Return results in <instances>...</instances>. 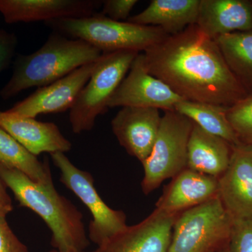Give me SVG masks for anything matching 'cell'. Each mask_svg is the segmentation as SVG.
I'll list each match as a JSON object with an SVG mask.
<instances>
[{"instance_id": "obj_22", "label": "cell", "mask_w": 252, "mask_h": 252, "mask_svg": "<svg viewBox=\"0 0 252 252\" xmlns=\"http://www.w3.org/2000/svg\"><path fill=\"white\" fill-rule=\"evenodd\" d=\"M175 110L189 118L203 130L223 139L233 147L241 144L227 119V108L183 99L176 104Z\"/></svg>"}, {"instance_id": "obj_29", "label": "cell", "mask_w": 252, "mask_h": 252, "mask_svg": "<svg viewBox=\"0 0 252 252\" xmlns=\"http://www.w3.org/2000/svg\"><path fill=\"white\" fill-rule=\"evenodd\" d=\"M12 210V205H6L0 203V220L6 219L8 214H9Z\"/></svg>"}, {"instance_id": "obj_24", "label": "cell", "mask_w": 252, "mask_h": 252, "mask_svg": "<svg viewBox=\"0 0 252 252\" xmlns=\"http://www.w3.org/2000/svg\"><path fill=\"white\" fill-rule=\"evenodd\" d=\"M229 250L230 252H252V220L233 221Z\"/></svg>"}, {"instance_id": "obj_31", "label": "cell", "mask_w": 252, "mask_h": 252, "mask_svg": "<svg viewBox=\"0 0 252 252\" xmlns=\"http://www.w3.org/2000/svg\"><path fill=\"white\" fill-rule=\"evenodd\" d=\"M67 252H79V251H76V250H70V251H68Z\"/></svg>"}, {"instance_id": "obj_3", "label": "cell", "mask_w": 252, "mask_h": 252, "mask_svg": "<svg viewBox=\"0 0 252 252\" xmlns=\"http://www.w3.org/2000/svg\"><path fill=\"white\" fill-rule=\"evenodd\" d=\"M102 54L85 41L54 32L40 49L18 56L12 77L0 96L8 99L26 89L49 85L81 66L97 62Z\"/></svg>"}, {"instance_id": "obj_4", "label": "cell", "mask_w": 252, "mask_h": 252, "mask_svg": "<svg viewBox=\"0 0 252 252\" xmlns=\"http://www.w3.org/2000/svg\"><path fill=\"white\" fill-rule=\"evenodd\" d=\"M45 25L63 35L85 41L102 53L144 52L168 36L159 27L114 21L97 12L90 17L62 18Z\"/></svg>"}, {"instance_id": "obj_19", "label": "cell", "mask_w": 252, "mask_h": 252, "mask_svg": "<svg viewBox=\"0 0 252 252\" xmlns=\"http://www.w3.org/2000/svg\"><path fill=\"white\" fill-rule=\"evenodd\" d=\"M200 0H153L143 11L127 22L163 30L168 35L196 24Z\"/></svg>"}, {"instance_id": "obj_10", "label": "cell", "mask_w": 252, "mask_h": 252, "mask_svg": "<svg viewBox=\"0 0 252 252\" xmlns=\"http://www.w3.org/2000/svg\"><path fill=\"white\" fill-rule=\"evenodd\" d=\"M95 64L96 62L81 66L52 84L39 88L6 112L19 117L35 119L41 114L70 110L90 79Z\"/></svg>"}, {"instance_id": "obj_11", "label": "cell", "mask_w": 252, "mask_h": 252, "mask_svg": "<svg viewBox=\"0 0 252 252\" xmlns=\"http://www.w3.org/2000/svg\"><path fill=\"white\" fill-rule=\"evenodd\" d=\"M218 184L219 198L233 221L252 220V145L233 147L229 165Z\"/></svg>"}, {"instance_id": "obj_18", "label": "cell", "mask_w": 252, "mask_h": 252, "mask_svg": "<svg viewBox=\"0 0 252 252\" xmlns=\"http://www.w3.org/2000/svg\"><path fill=\"white\" fill-rule=\"evenodd\" d=\"M233 146L194 124L188 143L187 167L220 178L231 158Z\"/></svg>"}, {"instance_id": "obj_16", "label": "cell", "mask_w": 252, "mask_h": 252, "mask_svg": "<svg viewBox=\"0 0 252 252\" xmlns=\"http://www.w3.org/2000/svg\"><path fill=\"white\" fill-rule=\"evenodd\" d=\"M0 127L37 157L42 153H66L72 144L54 123L41 122L0 111Z\"/></svg>"}, {"instance_id": "obj_7", "label": "cell", "mask_w": 252, "mask_h": 252, "mask_svg": "<svg viewBox=\"0 0 252 252\" xmlns=\"http://www.w3.org/2000/svg\"><path fill=\"white\" fill-rule=\"evenodd\" d=\"M193 122L177 111H165L149 157L142 162L145 195L158 188L187 167V153Z\"/></svg>"}, {"instance_id": "obj_33", "label": "cell", "mask_w": 252, "mask_h": 252, "mask_svg": "<svg viewBox=\"0 0 252 252\" xmlns=\"http://www.w3.org/2000/svg\"><path fill=\"white\" fill-rule=\"evenodd\" d=\"M250 4H251V5L252 6V0H251V1H250Z\"/></svg>"}, {"instance_id": "obj_32", "label": "cell", "mask_w": 252, "mask_h": 252, "mask_svg": "<svg viewBox=\"0 0 252 252\" xmlns=\"http://www.w3.org/2000/svg\"><path fill=\"white\" fill-rule=\"evenodd\" d=\"M49 252H59L57 250H53V251Z\"/></svg>"}, {"instance_id": "obj_23", "label": "cell", "mask_w": 252, "mask_h": 252, "mask_svg": "<svg viewBox=\"0 0 252 252\" xmlns=\"http://www.w3.org/2000/svg\"><path fill=\"white\" fill-rule=\"evenodd\" d=\"M226 117L240 143L252 145V94L227 109Z\"/></svg>"}, {"instance_id": "obj_9", "label": "cell", "mask_w": 252, "mask_h": 252, "mask_svg": "<svg viewBox=\"0 0 252 252\" xmlns=\"http://www.w3.org/2000/svg\"><path fill=\"white\" fill-rule=\"evenodd\" d=\"M183 99L166 84L149 74L139 54L126 76L109 99L108 108L117 107H152L174 111Z\"/></svg>"}, {"instance_id": "obj_30", "label": "cell", "mask_w": 252, "mask_h": 252, "mask_svg": "<svg viewBox=\"0 0 252 252\" xmlns=\"http://www.w3.org/2000/svg\"><path fill=\"white\" fill-rule=\"evenodd\" d=\"M220 252H230L229 250V246L228 248H225L224 250H222Z\"/></svg>"}, {"instance_id": "obj_1", "label": "cell", "mask_w": 252, "mask_h": 252, "mask_svg": "<svg viewBox=\"0 0 252 252\" xmlns=\"http://www.w3.org/2000/svg\"><path fill=\"white\" fill-rule=\"evenodd\" d=\"M142 54L147 72L185 100L228 109L248 95L217 43L196 24L167 36Z\"/></svg>"}, {"instance_id": "obj_26", "label": "cell", "mask_w": 252, "mask_h": 252, "mask_svg": "<svg viewBox=\"0 0 252 252\" xmlns=\"http://www.w3.org/2000/svg\"><path fill=\"white\" fill-rule=\"evenodd\" d=\"M0 252H29L10 228L6 219L0 220Z\"/></svg>"}, {"instance_id": "obj_17", "label": "cell", "mask_w": 252, "mask_h": 252, "mask_svg": "<svg viewBox=\"0 0 252 252\" xmlns=\"http://www.w3.org/2000/svg\"><path fill=\"white\" fill-rule=\"evenodd\" d=\"M196 25L213 39L252 31V6L246 0H200Z\"/></svg>"}, {"instance_id": "obj_21", "label": "cell", "mask_w": 252, "mask_h": 252, "mask_svg": "<svg viewBox=\"0 0 252 252\" xmlns=\"http://www.w3.org/2000/svg\"><path fill=\"white\" fill-rule=\"evenodd\" d=\"M0 165L23 172L36 183L54 185L47 162L39 161L37 157L30 153L1 127Z\"/></svg>"}, {"instance_id": "obj_27", "label": "cell", "mask_w": 252, "mask_h": 252, "mask_svg": "<svg viewBox=\"0 0 252 252\" xmlns=\"http://www.w3.org/2000/svg\"><path fill=\"white\" fill-rule=\"evenodd\" d=\"M17 38L14 33L0 29V73L6 69L14 58Z\"/></svg>"}, {"instance_id": "obj_8", "label": "cell", "mask_w": 252, "mask_h": 252, "mask_svg": "<svg viewBox=\"0 0 252 252\" xmlns=\"http://www.w3.org/2000/svg\"><path fill=\"white\" fill-rule=\"evenodd\" d=\"M60 170V181L80 199L93 217L89 226V238L97 246L127 228L126 215L107 205L97 193L90 172L76 167L64 153L51 154Z\"/></svg>"}, {"instance_id": "obj_6", "label": "cell", "mask_w": 252, "mask_h": 252, "mask_svg": "<svg viewBox=\"0 0 252 252\" xmlns=\"http://www.w3.org/2000/svg\"><path fill=\"white\" fill-rule=\"evenodd\" d=\"M233 225L217 196L177 215L167 252H220L229 246Z\"/></svg>"}, {"instance_id": "obj_20", "label": "cell", "mask_w": 252, "mask_h": 252, "mask_svg": "<svg viewBox=\"0 0 252 252\" xmlns=\"http://www.w3.org/2000/svg\"><path fill=\"white\" fill-rule=\"evenodd\" d=\"M230 72L252 94V31L223 34L214 39Z\"/></svg>"}, {"instance_id": "obj_25", "label": "cell", "mask_w": 252, "mask_h": 252, "mask_svg": "<svg viewBox=\"0 0 252 252\" xmlns=\"http://www.w3.org/2000/svg\"><path fill=\"white\" fill-rule=\"evenodd\" d=\"M138 2L137 0H106L102 1L101 14L114 21H126L130 18L134 6Z\"/></svg>"}, {"instance_id": "obj_28", "label": "cell", "mask_w": 252, "mask_h": 252, "mask_svg": "<svg viewBox=\"0 0 252 252\" xmlns=\"http://www.w3.org/2000/svg\"><path fill=\"white\" fill-rule=\"evenodd\" d=\"M6 189L7 187L0 177V203L6 205H12V200Z\"/></svg>"}, {"instance_id": "obj_13", "label": "cell", "mask_w": 252, "mask_h": 252, "mask_svg": "<svg viewBox=\"0 0 252 252\" xmlns=\"http://www.w3.org/2000/svg\"><path fill=\"white\" fill-rule=\"evenodd\" d=\"M161 118L152 107H122L111 122L113 133L127 153L141 162L152 153Z\"/></svg>"}, {"instance_id": "obj_12", "label": "cell", "mask_w": 252, "mask_h": 252, "mask_svg": "<svg viewBox=\"0 0 252 252\" xmlns=\"http://www.w3.org/2000/svg\"><path fill=\"white\" fill-rule=\"evenodd\" d=\"M177 215L155 209L140 223L127 225L91 252H167Z\"/></svg>"}, {"instance_id": "obj_14", "label": "cell", "mask_w": 252, "mask_h": 252, "mask_svg": "<svg viewBox=\"0 0 252 252\" xmlns=\"http://www.w3.org/2000/svg\"><path fill=\"white\" fill-rule=\"evenodd\" d=\"M102 1L94 0H0V13L7 23L90 17Z\"/></svg>"}, {"instance_id": "obj_2", "label": "cell", "mask_w": 252, "mask_h": 252, "mask_svg": "<svg viewBox=\"0 0 252 252\" xmlns=\"http://www.w3.org/2000/svg\"><path fill=\"white\" fill-rule=\"evenodd\" d=\"M0 177L20 205L44 220L51 233V245L59 252H84L90 245L82 213L54 185L36 183L23 172L0 165Z\"/></svg>"}, {"instance_id": "obj_15", "label": "cell", "mask_w": 252, "mask_h": 252, "mask_svg": "<svg viewBox=\"0 0 252 252\" xmlns=\"http://www.w3.org/2000/svg\"><path fill=\"white\" fill-rule=\"evenodd\" d=\"M218 179L187 168L164 187L156 209L179 215L218 196Z\"/></svg>"}, {"instance_id": "obj_5", "label": "cell", "mask_w": 252, "mask_h": 252, "mask_svg": "<svg viewBox=\"0 0 252 252\" xmlns=\"http://www.w3.org/2000/svg\"><path fill=\"white\" fill-rule=\"evenodd\" d=\"M140 52L130 50L103 53L90 79L69 110L73 132L80 134L94 128L99 115L108 109L109 99L130 70Z\"/></svg>"}]
</instances>
